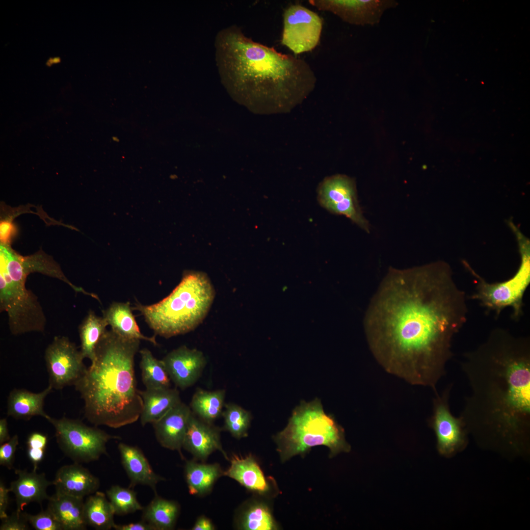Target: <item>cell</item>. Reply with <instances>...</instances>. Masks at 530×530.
<instances>
[{"mask_svg":"<svg viewBox=\"0 0 530 530\" xmlns=\"http://www.w3.org/2000/svg\"><path fill=\"white\" fill-rule=\"evenodd\" d=\"M468 313L465 292L446 262L390 267L366 315L370 349L388 372L436 392Z\"/></svg>","mask_w":530,"mask_h":530,"instance_id":"cell-1","label":"cell"},{"mask_svg":"<svg viewBox=\"0 0 530 530\" xmlns=\"http://www.w3.org/2000/svg\"><path fill=\"white\" fill-rule=\"evenodd\" d=\"M461 367L471 394L460 417L464 426L508 444L525 439L530 418V341L496 328Z\"/></svg>","mask_w":530,"mask_h":530,"instance_id":"cell-2","label":"cell"},{"mask_svg":"<svg viewBox=\"0 0 530 530\" xmlns=\"http://www.w3.org/2000/svg\"><path fill=\"white\" fill-rule=\"evenodd\" d=\"M214 47L222 83L255 111L290 112L315 88L317 78L306 61L254 41L236 25L219 31Z\"/></svg>","mask_w":530,"mask_h":530,"instance_id":"cell-3","label":"cell"},{"mask_svg":"<svg viewBox=\"0 0 530 530\" xmlns=\"http://www.w3.org/2000/svg\"><path fill=\"white\" fill-rule=\"evenodd\" d=\"M139 344L140 340L124 338L111 329L100 340L90 366L74 386L92 424L118 428L139 419L142 400L134 368Z\"/></svg>","mask_w":530,"mask_h":530,"instance_id":"cell-4","label":"cell"},{"mask_svg":"<svg viewBox=\"0 0 530 530\" xmlns=\"http://www.w3.org/2000/svg\"><path fill=\"white\" fill-rule=\"evenodd\" d=\"M215 291L205 273L186 271L172 292L150 305L138 302L132 309L140 312L155 332L165 338L194 330L204 319L213 302Z\"/></svg>","mask_w":530,"mask_h":530,"instance_id":"cell-5","label":"cell"},{"mask_svg":"<svg viewBox=\"0 0 530 530\" xmlns=\"http://www.w3.org/2000/svg\"><path fill=\"white\" fill-rule=\"evenodd\" d=\"M35 272L29 258L20 255L9 243L0 246V310L8 316L14 335L45 330L46 318L37 296L26 286Z\"/></svg>","mask_w":530,"mask_h":530,"instance_id":"cell-6","label":"cell"},{"mask_svg":"<svg viewBox=\"0 0 530 530\" xmlns=\"http://www.w3.org/2000/svg\"><path fill=\"white\" fill-rule=\"evenodd\" d=\"M274 440L283 461L317 446L327 447L332 455L350 450L343 428L324 412L318 398L310 402L301 401Z\"/></svg>","mask_w":530,"mask_h":530,"instance_id":"cell-7","label":"cell"},{"mask_svg":"<svg viewBox=\"0 0 530 530\" xmlns=\"http://www.w3.org/2000/svg\"><path fill=\"white\" fill-rule=\"evenodd\" d=\"M521 263L516 273L507 280L489 283L479 276L466 263L476 279V287L471 299L479 302L488 313L496 317L506 308L512 310V318L517 320L523 315L525 292L530 283V254L529 243H520Z\"/></svg>","mask_w":530,"mask_h":530,"instance_id":"cell-8","label":"cell"},{"mask_svg":"<svg viewBox=\"0 0 530 530\" xmlns=\"http://www.w3.org/2000/svg\"><path fill=\"white\" fill-rule=\"evenodd\" d=\"M47 421L55 429L56 442L61 450L76 463L98 460L106 454L108 442L118 438L96 427L89 426L77 419L50 417Z\"/></svg>","mask_w":530,"mask_h":530,"instance_id":"cell-9","label":"cell"},{"mask_svg":"<svg viewBox=\"0 0 530 530\" xmlns=\"http://www.w3.org/2000/svg\"><path fill=\"white\" fill-rule=\"evenodd\" d=\"M319 204L334 214L344 215L369 233L370 225L360 206L354 180L345 175L325 177L317 189Z\"/></svg>","mask_w":530,"mask_h":530,"instance_id":"cell-10","label":"cell"},{"mask_svg":"<svg viewBox=\"0 0 530 530\" xmlns=\"http://www.w3.org/2000/svg\"><path fill=\"white\" fill-rule=\"evenodd\" d=\"M83 359L80 350L68 337H54L45 351L49 385L55 390L75 386L87 370Z\"/></svg>","mask_w":530,"mask_h":530,"instance_id":"cell-11","label":"cell"},{"mask_svg":"<svg viewBox=\"0 0 530 530\" xmlns=\"http://www.w3.org/2000/svg\"><path fill=\"white\" fill-rule=\"evenodd\" d=\"M281 43L294 54L313 50L318 44L322 28L321 18L300 5H292L283 14Z\"/></svg>","mask_w":530,"mask_h":530,"instance_id":"cell-12","label":"cell"},{"mask_svg":"<svg viewBox=\"0 0 530 530\" xmlns=\"http://www.w3.org/2000/svg\"><path fill=\"white\" fill-rule=\"evenodd\" d=\"M452 386H448L440 395L436 393L433 401V415L430 424L437 438L438 451L449 455L460 448L465 442L464 424L459 418L450 412L449 400Z\"/></svg>","mask_w":530,"mask_h":530,"instance_id":"cell-13","label":"cell"},{"mask_svg":"<svg viewBox=\"0 0 530 530\" xmlns=\"http://www.w3.org/2000/svg\"><path fill=\"white\" fill-rule=\"evenodd\" d=\"M320 10L332 12L343 21L356 25L378 23L384 11L398 5L391 0H310Z\"/></svg>","mask_w":530,"mask_h":530,"instance_id":"cell-14","label":"cell"},{"mask_svg":"<svg viewBox=\"0 0 530 530\" xmlns=\"http://www.w3.org/2000/svg\"><path fill=\"white\" fill-rule=\"evenodd\" d=\"M161 360L171 381L181 389L193 385L200 378L207 364L201 351L185 345L172 350Z\"/></svg>","mask_w":530,"mask_h":530,"instance_id":"cell-15","label":"cell"},{"mask_svg":"<svg viewBox=\"0 0 530 530\" xmlns=\"http://www.w3.org/2000/svg\"><path fill=\"white\" fill-rule=\"evenodd\" d=\"M192 413L190 407L181 402L153 424L157 440L162 447L181 453Z\"/></svg>","mask_w":530,"mask_h":530,"instance_id":"cell-16","label":"cell"},{"mask_svg":"<svg viewBox=\"0 0 530 530\" xmlns=\"http://www.w3.org/2000/svg\"><path fill=\"white\" fill-rule=\"evenodd\" d=\"M198 460L204 461L213 451H220L229 460L220 442L219 430L212 424L191 415L183 447Z\"/></svg>","mask_w":530,"mask_h":530,"instance_id":"cell-17","label":"cell"},{"mask_svg":"<svg viewBox=\"0 0 530 530\" xmlns=\"http://www.w3.org/2000/svg\"><path fill=\"white\" fill-rule=\"evenodd\" d=\"M53 484L56 492L83 498L97 491L100 481L80 463L74 462L57 470Z\"/></svg>","mask_w":530,"mask_h":530,"instance_id":"cell-18","label":"cell"},{"mask_svg":"<svg viewBox=\"0 0 530 530\" xmlns=\"http://www.w3.org/2000/svg\"><path fill=\"white\" fill-rule=\"evenodd\" d=\"M15 473L18 477L10 483L9 489L15 497L18 512L23 511L24 507L30 503L41 505L44 500H49L47 490L53 481L48 480L44 473L20 469L15 470Z\"/></svg>","mask_w":530,"mask_h":530,"instance_id":"cell-19","label":"cell"},{"mask_svg":"<svg viewBox=\"0 0 530 530\" xmlns=\"http://www.w3.org/2000/svg\"><path fill=\"white\" fill-rule=\"evenodd\" d=\"M121 462L130 480L131 486L141 484L155 492L157 485L164 480L153 470L147 459L138 448L120 443L118 445Z\"/></svg>","mask_w":530,"mask_h":530,"instance_id":"cell-20","label":"cell"},{"mask_svg":"<svg viewBox=\"0 0 530 530\" xmlns=\"http://www.w3.org/2000/svg\"><path fill=\"white\" fill-rule=\"evenodd\" d=\"M53 389L50 385L39 393L24 389H13L7 399V416L24 420H29L34 416H41L47 420L50 416L44 411V402Z\"/></svg>","mask_w":530,"mask_h":530,"instance_id":"cell-21","label":"cell"},{"mask_svg":"<svg viewBox=\"0 0 530 530\" xmlns=\"http://www.w3.org/2000/svg\"><path fill=\"white\" fill-rule=\"evenodd\" d=\"M224 476L234 479L248 490L260 494H265L270 490L266 478L251 455L241 456L233 454L229 467L224 472Z\"/></svg>","mask_w":530,"mask_h":530,"instance_id":"cell-22","label":"cell"},{"mask_svg":"<svg viewBox=\"0 0 530 530\" xmlns=\"http://www.w3.org/2000/svg\"><path fill=\"white\" fill-rule=\"evenodd\" d=\"M142 400L140 416L143 426L153 424L181 401L180 393L176 388L146 389L139 391Z\"/></svg>","mask_w":530,"mask_h":530,"instance_id":"cell-23","label":"cell"},{"mask_svg":"<svg viewBox=\"0 0 530 530\" xmlns=\"http://www.w3.org/2000/svg\"><path fill=\"white\" fill-rule=\"evenodd\" d=\"M83 498L57 492L48 500L47 508L61 525L63 530L86 529L84 518Z\"/></svg>","mask_w":530,"mask_h":530,"instance_id":"cell-24","label":"cell"},{"mask_svg":"<svg viewBox=\"0 0 530 530\" xmlns=\"http://www.w3.org/2000/svg\"><path fill=\"white\" fill-rule=\"evenodd\" d=\"M103 317L111 330L119 336L128 339L145 340L157 345L155 335L147 337L140 332L129 302H113L103 311Z\"/></svg>","mask_w":530,"mask_h":530,"instance_id":"cell-25","label":"cell"},{"mask_svg":"<svg viewBox=\"0 0 530 530\" xmlns=\"http://www.w3.org/2000/svg\"><path fill=\"white\" fill-rule=\"evenodd\" d=\"M185 475L189 493L200 496L210 492L215 481L224 475V472L218 464H208L190 460L186 463Z\"/></svg>","mask_w":530,"mask_h":530,"instance_id":"cell-26","label":"cell"},{"mask_svg":"<svg viewBox=\"0 0 530 530\" xmlns=\"http://www.w3.org/2000/svg\"><path fill=\"white\" fill-rule=\"evenodd\" d=\"M84 518L87 525L96 530L113 529L115 513L105 494L99 491L89 495L84 503Z\"/></svg>","mask_w":530,"mask_h":530,"instance_id":"cell-27","label":"cell"},{"mask_svg":"<svg viewBox=\"0 0 530 530\" xmlns=\"http://www.w3.org/2000/svg\"><path fill=\"white\" fill-rule=\"evenodd\" d=\"M143 509V521L156 530H168L174 528L180 508L176 502L157 495Z\"/></svg>","mask_w":530,"mask_h":530,"instance_id":"cell-28","label":"cell"},{"mask_svg":"<svg viewBox=\"0 0 530 530\" xmlns=\"http://www.w3.org/2000/svg\"><path fill=\"white\" fill-rule=\"evenodd\" d=\"M225 391H208L198 389L192 396L190 408L199 419L209 423L222 416Z\"/></svg>","mask_w":530,"mask_h":530,"instance_id":"cell-29","label":"cell"},{"mask_svg":"<svg viewBox=\"0 0 530 530\" xmlns=\"http://www.w3.org/2000/svg\"><path fill=\"white\" fill-rule=\"evenodd\" d=\"M108 323L105 318L97 316L92 311L82 321L79 327L80 351L84 358L92 361L100 340L107 331Z\"/></svg>","mask_w":530,"mask_h":530,"instance_id":"cell-30","label":"cell"},{"mask_svg":"<svg viewBox=\"0 0 530 530\" xmlns=\"http://www.w3.org/2000/svg\"><path fill=\"white\" fill-rule=\"evenodd\" d=\"M238 516L237 526L244 530H272L276 524L268 506L260 502L245 505Z\"/></svg>","mask_w":530,"mask_h":530,"instance_id":"cell-31","label":"cell"},{"mask_svg":"<svg viewBox=\"0 0 530 530\" xmlns=\"http://www.w3.org/2000/svg\"><path fill=\"white\" fill-rule=\"evenodd\" d=\"M142 382L146 389L169 388L171 379L161 360L155 358L147 348L139 351Z\"/></svg>","mask_w":530,"mask_h":530,"instance_id":"cell-32","label":"cell"},{"mask_svg":"<svg viewBox=\"0 0 530 530\" xmlns=\"http://www.w3.org/2000/svg\"><path fill=\"white\" fill-rule=\"evenodd\" d=\"M222 416L224 428L236 438L247 436L252 418L251 413L241 406L232 403L225 404Z\"/></svg>","mask_w":530,"mask_h":530,"instance_id":"cell-33","label":"cell"},{"mask_svg":"<svg viewBox=\"0 0 530 530\" xmlns=\"http://www.w3.org/2000/svg\"><path fill=\"white\" fill-rule=\"evenodd\" d=\"M115 514L122 515L143 509L138 501L135 492L119 485H112L106 492Z\"/></svg>","mask_w":530,"mask_h":530,"instance_id":"cell-34","label":"cell"},{"mask_svg":"<svg viewBox=\"0 0 530 530\" xmlns=\"http://www.w3.org/2000/svg\"><path fill=\"white\" fill-rule=\"evenodd\" d=\"M47 443V436L41 432H32L27 437V455L34 471L37 470L38 465L44 459Z\"/></svg>","mask_w":530,"mask_h":530,"instance_id":"cell-35","label":"cell"},{"mask_svg":"<svg viewBox=\"0 0 530 530\" xmlns=\"http://www.w3.org/2000/svg\"><path fill=\"white\" fill-rule=\"evenodd\" d=\"M23 512L28 524L36 530H63L60 523L48 508L35 515Z\"/></svg>","mask_w":530,"mask_h":530,"instance_id":"cell-36","label":"cell"},{"mask_svg":"<svg viewBox=\"0 0 530 530\" xmlns=\"http://www.w3.org/2000/svg\"><path fill=\"white\" fill-rule=\"evenodd\" d=\"M19 445V437L14 435L10 439L0 445V465L11 470L13 468L15 453Z\"/></svg>","mask_w":530,"mask_h":530,"instance_id":"cell-37","label":"cell"},{"mask_svg":"<svg viewBox=\"0 0 530 530\" xmlns=\"http://www.w3.org/2000/svg\"><path fill=\"white\" fill-rule=\"evenodd\" d=\"M23 511L19 513L16 510L10 515L1 520L0 530H29L28 523L23 514Z\"/></svg>","mask_w":530,"mask_h":530,"instance_id":"cell-38","label":"cell"},{"mask_svg":"<svg viewBox=\"0 0 530 530\" xmlns=\"http://www.w3.org/2000/svg\"><path fill=\"white\" fill-rule=\"evenodd\" d=\"M10 492L9 488H7L2 481H0V518L2 520L8 515L7 510L9 505Z\"/></svg>","mask_w":530,"mask_h":530,"instance_id":"cell-39","label":"cell"},{"mask_svg":"<svg viewBox=\"0 0 530 530\" xmlns=\"http://www.w3.org/2000/svg\"><path fill=\"white\" fill-rule=\"evenodd\" d=\"M113 529L116 530H156L153 526L144 521L123 525L115 524Z\"/></svg>","mask_w":530,"mask_h":530,"instance_id":"cell-40","label":"cell"},{"mask_svg":"<svg viewBox=\"0 0 530 530\" xmlns=\"http://www.w3.org/2000/svg\"><path fill=\"white\" fill-rule=\"evenodd\" d=\"M214 527L212 521L204 516L199 517L194 526L192 530H213Z\"/></svg>","mask_w":530,"mask_h":530,"instance_id":"cell-41","label":"cell"},{"mask_svg":"<svg viewBox=\"0 0 530 530\" xmlns=\"http://www.w3.org/2000/svg\"><path fill=\"white\" fill-rule=\"evenodd\" d=\"M11 438L9 433L6 418L0 420V444L8 441Z\"/></svg>","mask_w":530,"mask_h":530,"instance_id":"cell-42","label":"cell"}]
</instances>
